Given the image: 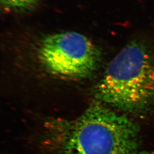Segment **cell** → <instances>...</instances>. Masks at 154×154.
Segmentation results:
<instances>
[{
    "label": "cell",
    "instance_id": "cell-4",
    "mask_svg": "<svg viewBox=\"0 0 154 154\" xmlns=\"http://www.w3.org/2000/svg\"><path fill=\"white\" fill-rule=\"evenodd\" d=\"M37 0H10V5L18 7H25L30 5Z\"/></svg>",
    "mask_w": 154,
    "mask_h": 154
},
{
    "label": "cell",
    "instance_id": "cell-1",
    "mask_svg": "<svg viewBox=\"0 0 154 154\" xmlns=\"http://www.w3.org/2000/svg\"><path fill=\"white\" fill-rule=\"evenodd\" d=\"M44 145L53 154H145L138 125L100 102L73 121L52 119Z\"/></svg>",
    "mask_w": 154,
    "mask_h": 154
},
{
    "label": "cell",
    "instance_id": "cell-5",
    "mask_svg": "<svg viewBox=\"0 0 154 154\" xmlns=\"http://www.w3.org/2000/svg\"><path fill=\"white\" fill-rule=\"evenodd\" d=\"M0 1L3 2H4V3L7 4H9L10 5V0H0Z\"/></svg>",
    "mask_w": 154,
    "mask_h": 154
},
{
    "label": "cell",
    "instance_id": "cell-3",
    "mask_svg": "<svg viewBox=\"0 0 154 154\" xmlns=\"http://www.w3.org/2000/svg\"><path fill=\"white\" fill-rule=\"evenodd\" d=\"M38 56L51 74L69 80L90 76L97 69L100 59V51L92 41L74 32L45 37L39 45Z\"/></svg>",
    "mask_w": 154,
    "mask_h": 154
},
{
    "label": "cell",
    "instance_id": "cell-2",
    "mask_svg": "<svg viewBox=\"0 0 154 154\" xmlns=\"http://www.w3.org/2000/svg\"><path fill=\"white\" fill-rule=\"evenodd\" d=\"M100 102L138 111L154 104V56L143 45H127L111 60L95 86Z\"/></svg>",
    "mask_w": 154,
    "mask_h": 154
}]
</instances>
